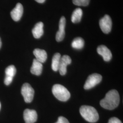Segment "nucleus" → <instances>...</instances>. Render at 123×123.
<instances>
[{
  "mask_svg": "<svg viewBox=\"0 0 123 123\" xmlns=\"http://www.w3.org/2000/svg\"><path fill=\"white\" fill-rule=\"evenodd\" d=\"M90 0H73L74 4L78 6H86L89 4Z\"/></svg>",
  "mask_w": 123,
  "mask_h": 123,
  "instance_id": "19",
  "label": "nucleus"
},
{
  "mask_svg": "<svg viewBox=\"0 0 123 123\" xmlns=\"http://www.w3.org/2000/svg\"><path fill=\"white\" fill-rule=\"evenodd\" d=\"M55 123H69L68 120L63 116L59 117L57 122Z\"/></svg>",
  "mask_w": 123,
  "mask_h": 123,
  "instance_id": "20",
  "label": "nucleus"
},
{
  "mask_svg": "<svg viewBox=\"0 0 123 123\" xmlns=\"http://www.w3.org/2000/svg\"><path fill=\"white\" fill-rule=\"evenodd\" d=\"M23 13V7L20 3H18L15 8L11 11V16L15 22L19 21L22 17Z\"/></svg>",
  "mask_w": 123,
  "mask_h": 123,
  "instance_id": "12",
  "label": "nucleus"
},
{
  "mask_svg": "<svg viewBox=\"0 0 123 123\" xmlns=\"http://www.w3.org/2000/svg\"><path fill=\"white\" fill-rule=\"evenodd\" d=\"M52 92L54 96L60 101L65 102L70 98V93L65 87L61 84H57L53 85Z\"/></svg>",
  "mask_w": 123,
  "mask_h": 123,
  "instance_id": "3",
  "label": "nucleus"
},
{
  "mask_svg": "<svg viewBox=\"0 0 123 123\" xmlns=\"http://www.w3.org/2000/svg\"><path fill=\"white\" fill-rule=\"evenodd\" d=\"M21 93L24 98L25 102L27 103H29L33 99L34 90L29 84L25 83L22 87Z\"/></svg>",
  "mask_w": 123,
  "mask_h": 123,
  "instance_id": "4",
  "label": "nucleus"
},
{
  "mask_svg": "<svg viewBox=\"0 0 123 123\" xmlns=\"http://www.w3.org/2000/svg\"><path fill=\"white\" fill-rule=\"evenodd\" d=\"M99 24L101 30L104 33L108 34L110 32L112 26V22L110 16L105 15L100 20Z\"/></svg>",
  "mask_w": 123,
  "mask_h": 123,
  "instance_id": "6",
  "label": "nucleus"
},
{
  "mask_svg": "<svg viewBox=\"0 0 123 123\" xmlns=\"http://www.w3.org/2000/svg\"><path fill=\"white\" fill-rule=\"evenodd\" d=\"M43 23L42 22H38L35 25L32 30V33L33 37L37 39L40 38L43 35Z\"/></svg>",
  "mask_w": 123,
  "mask_h": 123,
  "instance_id": "13",
  "label": "nucleus"
},
{
  "mask_svg": "<svg viewBox=\"0 0 123 123\" xmlns=\"http://www.w3.org/2000/svg\"><path fill=\"white\" fill-rule=\"evenodd\" d=\"M102 79V76L98 74H93L89 75L84 85V88L86 90L92 88L100 83Z\"/></svg>",
  "mask_w": 123,
  "mask_h": 123,
  "instance_id": "5",
  "label": "nucleus"
},
{
  "mask_svg": "<svg viewBox=\"0 0 123 123\" xmlns=\"http://www.w3.org/2000/svg\"><path fill=\"white\" fill-rule=\"evenodd\" d=\"M1 39L0 38V49L1 48Z\"/></svg>",
  "mask_w": 123,
  "mask_h": 123,
  "instance_id": "23",
  "label": "nucleus"
},
{
  "mask_svg": "<svg viewBox=\"0 0 123 123\" xmlns=\"http://www.w3.org/2000/svg\"><path fill=\"white\" fill-rule=\"evenodd\" d=\"M65 26L66 19L64 17H62L59 23V30L56 35V40L57 42H61L64 39L65 34Z\"/></svg>",
  "mask_w": 123,
  "mask_h": 123,
  "instance_id": "8",
  "label": "nucleus"
},
{
  "mask_svg": "<svg viewBox=\"0 0 123 123\" xmlns=\"http://www.w3.org/2000/svg\"><path fill=\"white\" fill-rule=\"evenodd\" d=\"M61 57V54L59 53H56L54 55L52 62V68L54 71H58Z\"/></svg>",
  "mask_w": 123,
  "mask_h": 123,
  "instance_id": "17",
  "label": "nucleus"
},
{
  "mask_svg": "<svg viewBox=\"0 0 123 123\" xmlns=\"http://www.w3.org/2000/svg\"><path fill=\"white\" fill-rule=\"evenodd\" d=\"M43 68L42 63L34 59L31 68V73L37 76H39L42 73Z\"/></svg>",
  "mask_w": 123,
  "mask_h": 123,
  "instance_id": "14",
  "label": "nucleus"
},
{
  "mask_svg": "<svg viewBox=\"0 0 123 123\" xmlns=\"http://www.w3.org/2000/svg\"><path fill=\"white\" fill-rule=\"evenodd\" d=\"M71 45L74 49H83L84 45V40L81 37H77L73 40Z\"/></svg>",
  "mask_w": 123,
  "mask_h": 123,
  "instance_id": "18",
  "label": "nucleus"
},
{
  "mask_svg": "<svg viewBox=\"0 0 123 123\" xmlns=\"http://www.w3.org/2000/svg\"><path fill=\"white\" fill-rule=\"evenodd\" d=\"M16 73V68L14 65H10L6 68L5 70L6 76L4 79V83L6 85H9L12 83Z\"/></svg>",
  "mask_w": 123,
  "mask_h": 123,
  "instance_id": "9",
  "label": "nucleus"
},
{
  "mask_svg": "<svg viewBox=\"0 0 123 123\" xmlns=\"http://www.w3.org/2000/svg\"><path fill=\"white\" fill-rule=\"evenodd\" d=\"M120 97L119 92L116 90H111L106 94L105 97L100 101V105L109 110H113L119 105Z\"/></svg>",
  "mask_w": 123,
  "mask_h": 123,
  "instance_id": "1",
  "label": "nucleus"
},
{
  "mask_svg": "<svg viewBox=\"0 0 123 123\" xmlns=\"http://www.w3.org/2000/svg\"><path fill=\"white\" fill-rule=\"evenodd\" d=\"M108 123H122L121 121L116 117H113L110 119Z\"/></svg>",
  "mask_w": 123,
  "mask_h": 123,
  "instance_id": "21",
  "label": "nucleus"
},
{
  "mask_svg": "<svg viewBox=\"0 0 123 123\" xmlns=\"http://www.w3.org/2000/svg\"><path fill=\"white\" fill-rule=\"evenodd\" d=\"M33 54L35 56L36 59L42 63L45 62L47 59V53L44 50L35 49L33 51Z\"/></svg>",
  "mask_w": 123,
  "mask_h": 123,
  "instance_id": "15",
  "label": "nucleus"
},
{
  "mask_svg": "<svg viewBox=\"0 0 123 123\" xmlns=\"http://www.w3.org/2000/svg\"><path fill=\"white\" fill-rule=\"evenodd\" d=\"M80 113L84 119L90 123H95L99 119L97 110L92 106H82L80 108Z\"/></svg>",
  "mask_w": 123,
  "mask_h": 123,
  "instance_id": "2",
  "label": "nucleus"
},
{
  "mask_svg": "<svg viewBox=\"0 0 123 123\" xmlns=\"http://www.w3.org/2000/svg\"><path fill=\"white\" fill-rule=\"evenodd\" d=\"M97 52L103 57L104 61L109 62L112 57L110 50L105 45H100L97 48Z\"/></svg>",
  "mask_w": 123,
  "mask_h": 123,
  "instance_id": "11",
  "label": "nucleus"
},
{
  "mask_svg": "<svg viewBox=\"0 0 123 123\" xmlns=\"http://www.w3.org/2000/svg\"><path fill=\"white\" fill-rule=\"evenodd\" d=\"M24 119L26 123H34L37 119V114L35 110L26 109L23 113Z\"/></svg>",
  "mask_w": 123,
  "mask_h": 123,
  "instance_id": "10",
  "label": "nucleus"
},
{
  "mask_svg": "<svg viewBox=\"0 0 123 123\" xmlns=\"http://www.w3.org/2000/svg\"><path fill=\"white\" fill-rule=\"evenodd\" d=\"M37 2L39 3H43L45 2L46 0H35Z\"/></svg>",
  "mask_w": 123,
  "mask_h": 123,
  "instance_id": "22",
  "label": "nucleus"
},
{
  "mask_svg": "<svg viewBox=\"0 0 123 123\" xmlns=\"http://www.w3.org/2000/svg\"><path fill=\"white\" fill-rule=\"evenodd\" d=\"M83 15L82 10L78 8L75 9L73 12L71 17V21L74 23H77L80 22Z\"/></svg>",
  "mask_w": 123,
  "mask_h": 123,
  "instance_id": "16",
  "label": "nucleus"
},
{
  "mask_svg": "<svg viewBox=\"0 0 123 123\" xmlns=\"http://www.w3.org/2000/svg\"><path fill=\"white\" fill-rule=\"evenodd\" d=\"M0 107H1V105H0Z\"/></svg>",
  "mask_w": 123,
  "mask_h": 123,
  "instance_id": "24",
  "label": "nucleus"
},
{
  "mask_svg": "<svg viewBox=\"0 0 123 123\" xmlns=\"http://www.w3.org/2000/svg\"><path fill=\"white\" fill-rule=\"evenodd\" d=\"M71 58L68 55H63L61 57L59 64L58 66V70L59 71V73L61 75H64L67 73V67L71 64Z\"/></svg>",
  "mask_w": 123,
  "mask_h": 123,
  "instance_id": "7",
  "label": "nucleus"
}]
</instances>
